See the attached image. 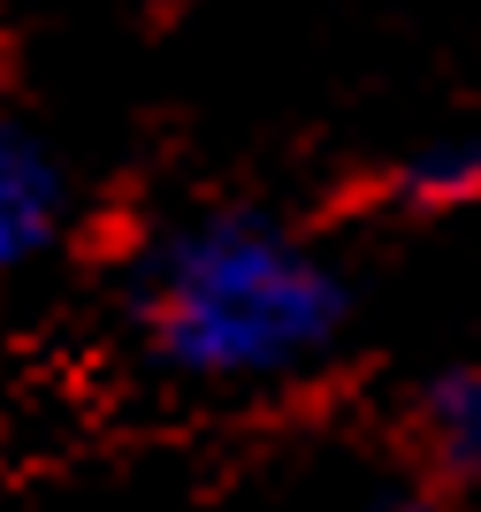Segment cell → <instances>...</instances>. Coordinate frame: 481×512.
<instances>
[{
  "label": "cell",
  "mask_w": 481,
  "mask_h": 512,
  "mask_svg": "<svg viewBox=\"0 0 481 512\" xmlns=\"http://www.w3.org/2000/svg\"><path fill=\"white\" fill-rule=\"evenodd\" d=\"M375 512H451V505H428V497H398V505H375Z\"/></svg>",
  "instance_id": "5"
},
{
  "label": "cell",
  "mask_w": 481,
  "mask_h": 512,
  "mask_svg": "<svg viewBox=\"0 0 481 512\" xmlns=\"http://www.w3.org/2000/svg\"><path fill=\"white\" fill-rule=\"evenodd\" d=\"M146 329L176 375L199 383H283L314 367L344 321L352 283L268 214H207L161 237L146 268Z\"/></svg>",
  "instance_id": "1"
},
{
  "label": "cell",
  "mask_w": 481,
  "mask_h": 512,
  "mask_svg": "<svg viewBox=\"0 0 481 512\" xmlns=\"http://www.w3.org/2000/svg\"><path fill=\"white\" fill-rule=\"evenodd\" d=\"M382 192L405 214H459L481 199V130H443L428 146H413L398 169L382 176Z\"/></svg>",
  "instance_id": "4"
},
{
  "label": "cell",
  "mask_w": 481,
  "mask_h": 512,
  "mask_svg": "<svg viewBox=\"0 0 481 512\" xmlns=\"http://www.w3.org/2000/svg\"><path fill=\"white\" fill-rule=\"evenodd\" d=\"M413 444L443 490H481V367H443L413 398Z\"/></svg>",
  "instance_id": "2"
},
{
  "label": "cell",
  "mask_w": 481,
  "mask_h": 512,
  "mask_svg": "<svg viewBox=\"0 0 481 512\" xmlns=\"http://www.w3.org/2000/svg\"><path fill=\"white\" fill-rule=\"evenodd\" d=\"M62 222V176L16 123H0V268L31 260Z\"/></svg>",
  "instance_id": "3"
}]
</instances>
